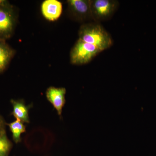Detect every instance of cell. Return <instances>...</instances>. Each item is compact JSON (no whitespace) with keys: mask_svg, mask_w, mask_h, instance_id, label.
<instances>
[{"mask_svg":"<svg viewBox=\"0 0 156 156\" xmlns=\"http://www.w3.org/2000/svg\"><path fill=\"white\" fill-rule=\"evenodd\" d=\"M12 146V143L5 132L0 136V156H8Z\"/></svg>","mask_w":156,"mask_h":156,"instance_id":"cell-11","label":"cell"},{"mask_svg":"<svg viewBox=\"0 0 156 156\" xmlns=\"http://www.w3.org/2000/svg\"><path fill=\"white\" fill-rule=\"evenodd\" d=\"M11 103L13 107L11 115L14 116L16 119L21 121L24 124L30 123L29 111L31 107V105H26L23 99H12L11 100Z\"/></svg>","mask_w":156,"mask_h":156,"instance_id":"cell-8","label":"cell"},{"mask_svg":"<svg viewBox=\"0 0 156 156\" xmlns=\"http://www.w3.org/2000/svg\"><path fill=\"white\" fill-rule=\"evenodd\" d=\"M79 39L97 47L101 51L110 48L112 39L102 26L97 22L84 23L79 31Z\"/></svg>","mask_w":156,"mask_h":156,"instance_id":"cell-1","label":"cell"},{"mask_svg":"<svg viewBox=\"0 0 156 156\" xmlns=\"http://www.w3.org/2000/svg\"><path fill=\"white\" fill-rule=\"evenodd\" d=\"M15 53V50L6 41L0 40V74L5 70Z\"/></svg>","mask_w":156,"mask_h":156,"instance_id":"cell-9","label":"cell"},{"mask_svg":"<svg viewBox=\"0 0 156 156\" xmlns=\"http://www.w3.org/2000/svg\"><path fill=\"white\" fill-rule=\"evenodd\" d=\"M6 123L3 117L0 115V136L6 132L5 130Z\"/></svg>","mask_w":156,"mask_h":156,"instance_id":"cell-12","label":"cell"},{"mask_svg":"<svg viewBox=\"0 0 156 156\" xmlns=\"http://www.w3.org/2000/svg\"><path fill=\"white\" fill-rule=\"evenodd\" d=\"M91 0H68V11L72 18L79 22L92 19Z\"/></svg>","mask_w":156,"mask_h":156,"instance_id":"cell-5","label":"cell"},{"mask_svg":"<svg viewBox=\"0 0 156 156\" xmlns=\"http://www.w3.org/2000/svg\"><path fill=\"white\" fill-rule=\"evenodd\" d=\"M12 133V138L16 144L22 141L21 134L26 131L24 123L19 120L16 119L14 122L7 124Z\"/></svg>","mask_w":156,"mask_h":156,"instance_id":"cell-10","label":"cell"},{"mask_svg":"<svg viewBox=\"0 0 156 156\" xmlns=\"http://www.w3.org/2000/svg\"><path fill=\"white\" fill-rule=\"evenodd\" d=\"M66 89L63 87H50L46 90V98L56 109L59 117H62V109L66 102Z\"/></svg>","mask_w":156,"mask_h":156,"instance_id":"cell-6","label":"cell"},{"mask_svg":"<svg viewBox=\"0 0 156 156\" xmlns=\"http://www.w3.org/2000/svg\"><path fill=\"white\" fill-rule=\"evenodd\" d=\"M41 11L45 19L50 21H56L62 14V3L57 0H45L42 3Z\"/></svg>","mask_w":156,"mask_h":156,"instance_id":"cell-7","label":"cell"},{"mask_svg":"<svg viewBox=\"0 0 156 156\" xmlns=\"http://www.w3.org/2000/svg\"><path fill=\"white\" fill-rule=\"evenodd\" d=\"M101 51L94 45L79 39L70 53V61L73 65H81L91 61Z\"/></svg>","mask_w":156,"mask_h":156,"instance_id":"cell-3","label":"cell"},{"mask_svg":"<svg viewBox=\"0 0 156 156\" xmlns=\"http://www.w3.org/2000/svg\"><path fill=\"white\" fill-rule=\"evenodd\" d=\"M17 20L14 7L8 1L0 0V40L6 41L12 36Z\"/></svg>","mask_w":156,"mask_h":156,"instance_id":"cell-2","label":"cell"},{"mask_svg":"<svg viewBox=\"0 0 156 156\" xmlns=\"http://www.w3.org/2000/svg\"><path fill=\"white\" fill-rule=\"evenodd\" d=\"M119 6L114 0H91V10L95 22L105 21L111 18Z\"/></svg>","mask_w":156,"mask_h":156,"instance_id":"cell-4","label":"cell"}]
</instances>
